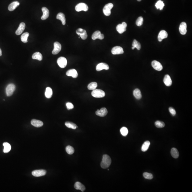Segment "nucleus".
Wrapping results in <instances>:
<instances>
[{"label": "nucleus", "mask_w": 192, "mask_h": 192, "mask_svg": "<svg viewBox=\"0 0 192 192\" xmlns=\"http://www.w3.org/2000/svg\"><path fill=\"white\" fill-rule=\"evenodd\" d=\"M111 163L110 157L107 154H105L102 156V160L101 163V166L103 169L109 168Z\"/></svg>", "instance_id": "f257e3e1"}, {"label": "nucleus", "mask_w": 192, "mask_h": 192, "mask_svg": "<svg viewBox=\"0 0 192 192\" xmlns=\"http://www.w3.org/2000/svg\"><path fill=\"white\" fill-rule=\"evenodd\" d=\"M92 96L96 98H102L105 95V92L100 89H95L92 92Z\"/></svg>", "instance_id": "f03ea898"}, {"label": "nucleus", "mask_w": 192, "mask_h": 192, "mask_svg": "<svg viewBox=\"0 0 192 192\" xmlns=\"http://www.w3.org/2000/svg\"><path fill=\"white\" fill-rule=\"evenodd\" d=\"M113 7V4L111 3H109L106 4L103 9V12L104 15L107 16L110 15L111 14V10Z\"/></svg>", "instance_id": "7ed1b4c3"}, {"label": "nucleus", "mask_w": 192, "mask_h": 192, "mask_svg": "<svg viewBox=\"0 0 192 192\" xmlns=\"http://www.w3.org/2000/svg\"><path fill=\"white\" fill-rule=\"evenodd\" d=\"M15 89V86L13 84H10L7 86L6 92L7 96H10L12 95Z\"/></svg>", "instance_id": "20e7f679"}, {"label": "nucleus", "mask_w": 192, "mask_h": 192, "mask_svg": "<svg viewBox=\"0 0 192 192\" xmlns=\"http://www.w3.org/2000/svg\"><path fill=\"white\" fill-rule=\"evenodd\" d=\"M75 9L77 12H79L81 11L86 12L88 10V7L84 3H80L76 6Z\"/></svg>", "instance_id": "39448f33"}, {"label": "nucleus", "mask_w": 192, "mask_h": 192, "mask_svg": "<svg viewBox=\"0 0 192 192\" xmlns=\"http://www.w3.org/2000/svg\"><path fill=\"white\" fill-rule=\"evenodd\" d=\"M127 26V24L125 22H123L122 24H119L117 26V30L120 34H122L126 31Z\"/></svg>", "instance_id": "423d86ee"}, {"label": "nucleus", "mask_w": 192, "mask_h": 192, "mask_svg": "<svg viewBox=\"0 0 192 192\" xmlns=\"http://www.w3.org/2000/svg\"><path fill=\"white\" fill-rule=\"evenodd\" d=\"M77 34L79 35L80 37L83 40H85L88 37L87 33L85 30H84L82 28H79L76 31Z\"/></svg>", "instance_id": "0eeeda50"}, {"label": "nucleus", "mask_w": 192, "mask_h": 192, "mask_svg": "<svg viewBox=\"0 0 192 192\" xmlns=\"http://www.w3.org/2000/svg\"><path fill=\"white\" fill-rule=\"evenodd\" d=\"M57 62L59 66L61 68H64L65 67L67 64V59L63 57L59 58L58 59Z\"/></svg>", "instance_id": "6e6552de"}, {"label": "nucleus", "mask_w": 192, "mask_h": 192, "mask_svg": "<svg viewBox=\"0 0 192 192\" xmlns=\"http://www.w3.org/2000/svg\"><path fill=\"white\" fill-rule=\"evenodd\" d=\"M62 46L61 44L58 42H56L54 43V49L52 52L53 55L58 54L61 50Z\"/></svg>", "instance_id": "1a4fd4ad"}, {"label": "nucleus", "mask_w": 192, "mask_h": 192, "mask_svg": "<svg viewBox=\"0 0 192 192\" xmlns=\"http://www.w3.org/2000/svg\"><path fill=\"white\" fill-rule=\"evenodd\" d=\"M111 52L113 55H120L124 53L123 49L120 46H115L112 49Z\"/></svg>", "instance_id": "9d476101"}, {"label": "nucleus", "mask_w": 192, "mask_h": 192, "mask_svg": "<svg viewBox=\"0 0 192 192\" xmlns=\"http://www.w3.org/2000/svg\"><path fill=\"white\" fill-rule=\"evenodd\" d=\"M46 173V171L45 170H36L33 171L32 174L33 176L35 177H40L44 176Z\"/></svg>", "instance_id": "9b49d317"}, {"label": "nucleus", "mask_w": 192, "mask_h": 192, "mask_svg": "<svg viewBox=\"0 0 192 192\" xmlns=\"http://www.w3.org/2000/svg\"><path fill=\"white\" fill-rule=\"evenodd\" d=\"M104 38V35L101 34V32L99 31H95L92 35V38L93 40H95L96 39L102 40Z\"/></svg>", "instance_id": "f8f14e48"}, {"label": "nucleus", "mask_w": 192, "mask_h": 192, "mask_svg": "<svg viewBox=\"0 0 192 192\" xmlns=\"http://www.w3.org/2000/svg\"><path fill=\"white\" fill-rule=\"evenodd\" d=\"M152 65L154 69L159 71H162L163 68L162 64L159 62L155 60L152 62Z\"/></svg>", "instance_id": "ddd939ff"}, {"label": "nucleus", "mask_w": 192, "mask_h": 192, "mask_svg": "<svg viewBox=\"0 0 192 192\" xmlns=\"http://www.w3.org/2000/svg\"><path fill=\"white\" fill-rule=\"evenodd\" d=\"M109 67L108 65L104 63H101L98 64L96 67V70L98 71H100L103 70H109Z\"/></svg>", "instance_id": "4468645a"}, {"label": "nucleus", "mask_w": 192, "mask_h": 192, "mask_svg": "<svg viewBox=\"0 0 192 192\" xmlns=\"http://www.w3.org/2000/svg\"><path fill=\"white\" fill-rule=\"evenodd\" d=\"M179 31L181 34L184 35L187 32V25L184 22H181L179 28Z\"/></svg>", "instance_id": "2eb2a0df"}, {"label": "nucleus", "mask_w": 192, "mask_h": 192, "mask_svg": "<svg viewBox=\"0 0 192 192\" xmlns=\"http://www.w3.org/2000/svg\"><path fill=\"white\" fill-rule=\"evenodd\" d=\"M108 113L107 110L105 107H103L100 109L98 110L96 112V114L100 117H104L107 115Z\"/></svg>", "instance_id": "dca6fc26"}, {"label": "nucleus", "mask_w": 192, "mask_h": 192, "mask_svg": "<svg viewBox=\"0 0 192 192\" xmlns=\"http://www.w3.org/2000/svg\"><path fill=\"white\" fill-rule=\"evenodd\" d=\"M66 75L69 77H72L75 78L77 77L78 76L77 71L75 69H71L68 71L66 72Z\"/></svg>", "instance_id": "f3484780"}, {"label": "nucleus", "mask_w": 192, "mask_h": 192, "mask_svg": "<svg viewBox=\"0 0 192 192\" xmlns=\"http://www.w3.org/2000/svg\"><path fill=\"white\" fill-rule=\"evenodd\" d=\"M168 34L167 32L165 31H161L159 34L158 36V40L159 42H161L163 39L166 38L168 37Z\"/></svg>", "instance_id": "a211bd4d"}, {"label": "nucleus", "mask_w": 192, "mask_h": 192, "mask_svg": "<svg viewBox=\"0 0 192 192\" xmlns=\"http://www.w3.org/2000/svg\"><path fill=\"white\" fill-rule=\"evenodd\" d=\"M25 28V24L24 22H21L20 23L18 29L16 31V34L17 35H21L24 30Z\"/></svg>", "instance_id": "6ab92c4d"}, {"label": "nucleus", "mask_w": 192, "mask_h": 192, "mask_svg": "<svg viewBox=\"0 0 192 192\" xmlns=\"http://www.w3.org/2000/svg\"><path fill=\"white\" fill-rule=\"evenodd\" d=\"M42 10L43 14L41 17V19L43 20H45L49 18V9L45 7H43L42 8Z\"/></svg>", "instance_id": "aec40b11"}, {"label": "nucleus", "mask_w": 192, "mask_h": 192, "mask_svg": "<svg viewBox=\"0 0 192 192\" xmlns=\"http://www.w3.org/2000/svg\"><path fill=\"white\" fill-rule=\"evenodd\" d=\"M163 82L166 86H171L172 85V80L171 79V77L168 74H166L165 76L163 79Z\"/></svg>", "instance_id": "412c9836"}, {"label": "nucleus", "mask_w": 192, "mask_h": 192, "mask_svg": "<svg viewBox=\"0 0 192 192\" xmlns=\"http://www.w3.org/2000/svg\"><path fill=\"white\" fill-rule=\"evenodd\" d=\"M74 187L76 189L80 190L82 192H84L85 190V186L79 182H76L74 184Z\"/></svg>", "instance_id": "4be33fe9"}, {"label": "nucleus", "mask_w": 192, "mask_h": 192, "mask_svg": "<svg viewBox=\"0 0 192 192\" xmlns=\"http://www.w3.org/2000/svg\"><path fill=\"white\" fill-rule=\"evenodd\" d=\"M31 124L33 126L36 128H40L43 125V122L40 120L33 119L31 120Z\"/></svg>", "instance_id": "5701e85b"}, {"label": "nucleus", "mask_w": 192, "mask_h": 192, "mask_svg": "<svg viewBox=\"0 0 192 192\" xmlns=\"http://www.w3.org/2000/svg\"><path fill=\"white\" fill-rule=\"evenodd\" d=\"M20 5V3L18 1H14L11 3L8 7V10L10 11H13L14 10L16 7Z\"/></svg>", "instance_id": "b1692460"}, {"label": "nucleus", "mask_w": 192, "mask_h": 192, "mask_svg": "<svg viewBox=\"0 0 192 192\" xmlns=\"http://www.w3.org/2000/svg\"><path fill=\"white\" fill-rule=\"evenodd\" d=\"M56 18H57V19L61 20L63 25H64L65 24V23H66L65 20H65V16L64 14H63V13H59L57 15Z\"/></svg>", "instance_id": "393cba45"}, {"label": "nucleus", "mask_w": 192, "mask_h": 192, "mask_svg": "<svg viewBox=\"0 0 192 192\" xmlns=\"http://www.w3.org/2000/svg\"><path fill=\"white\" fill-rule=\"evenodd\" d=\"M133 94L136 99L139 100L142 98L141 92L140 90L138 89H136L134 90Z\"/></svg>", "instance_id": "a878e982"}, {"label": "nucleus", "mask_w": 192, "mask_h": 192, "mask_svg": "<svg viewBox=\"0 0 192 192\" xmlns=\"http://www.w3.org/2000/svg\"><path fill=\"white\" fill-rule=\"evenodd\" d=\"M43 58L42 54L39 52H36L32 56V58L33 59H37L39 61H42Z\"/></svg>", "instance_id": "bb28decb"}, {"label": "nucleus", "mask_w": 192, "mask_h": 192, "mask_svg": "<svg viewBox=\"0 0 192 192\" xmlns=\"http://www.w3.org/2000/svg\"><path fill=\"white\" fill-rule=\"evenodd\" d=\"M53 92L52 89L50 87H47L46 88L45 92V95L46 98L50 99L51 98Z\"/></svg>", "instance_id": "cd10ccee"}, {"label": "nucleus", "mask_w": 192, "mask_h": 192, "mask_svg": "<svg viewBox=\"0 0 192 192\" xmlns=\"http://www.w3.org/2000/svg\"><path fill=\"white\" fill-rule=\"evenodd\" d=\"M132 45V50L134 49L135 48H136L138 50H140L141 49V46L140 43L137 41L136 40H134Z\"/></svg>", "instance_id": "c85d7f7f"}, {"label": "nucleus", "mask_w": 192, "mask_h": 192, "mask_svg": "<svg viewBox=\"0 0 192 192\" xmlns=\"http://www.w3.org/2000/svg\"><path fill=\"white\" fill-rule=\"evenodd\" d=\"M171 156L174 158H177L179 156V153L177 149L175 148H173L171 149Z\"/></svg>", "instance_id": "c756f323"}, {"label": "nucleus", "mask_w": 192, "mask_h": 192, "mask_svg": "<svg viewBox=\"0 0 192 192\" xmlns=\"http://www.w3.org/2000/svg\"><path fill=\"white\" fill-rule=\"evenodd\" d=\"M3 145L4 146V149L3 152L4 153H7L9 152L11 149V145L7 142H4L3 144Z\"/></svg>", "instance_id": "7c9ffc66"}, {"label": "nucleus", "mask_w": 192, "mask_h": 192, "mask_svg": "<svg viewBox=\"0 0 192 192\" xmlns=\"http://www.w3.org/2000/svg\"><path fill=\"white\" fill-rule=\"evenodd\" d=\"M150 145V142L149 141L145 142L142 145L141 150L143 152H146L148 149L149 146Z\"/></svg>", "instance_id": "2f4dec72"}, {"label": "nucleus", "mask_w": 192, "mask_h": 192, "mask_svg": "<svg viewBox=\"0 0 192 192\" xmlns=\"http://www.w3.org/2000/svg\"><path fill=\"white\" fill-rule=\"evenodd\" d=\"M29 34L28 32H25L22 35L21 37V41L24 43H26L28 42V39Z\"/></svg>", "instance_id": "473e14b6"}, {"label": "nucleus", "mask_w": 192, "mask_h": 192, "mask_svg": "<svg viewBox=\"0 0 192 192\" xmlns=\"http://www.w3.org/2000/svg\"><path fill=\"white\" fill-rule=\"evenodd\" d=\"M65 125L67 128H72L73 129H76L77 128H78L76 124L70 122H66L65 123Z\"/></svg>", "instance_id": "72a5a7b5"}, {"label": "nucleus", "mask_w": 192, "mask_h": 192, "mask_svg": "<svg viewBox=\"0 0 192 192\" xmlns=\"http://www.w3.org/2000/svg\"><path fill=\"white\" fill-rule=\"evenodd\" d=\"M164 6V4L163 1L161 0H159L156 3V7L157 9H159L162 10L163 9V7Z\"/></svg>", "instance_id": "f704fd0d"}, {"label": "nucleus", "mask_w": 192, "mask_h": 192, "mask_svg": "<svg viewBox=\"0 0 192 192\" xmlns=\"http://www.w3.org/2000/svg\"><path fill=\"white\" fill-rule=\"evenodd\" d=\"M98 86V84L96 82H93L89 84L88 86V88L89 90H94Z\"/></svg>", "instance_id": "c9c22d12"}, {"label": "nucleus", "mask_w": 192, "mask_h": 192, "mask_svg": "<svg viewBox=\"0 0 192 192\" xmlns=\"http://www.w3.org/2000/svg\"><path fill=\"white\" fill-rule=\"evenodd\" d=\"M66 152L69 154H72L74 152V149L73 147L70 146H68L65 148Z\"/></svg>", "instance_id": "e433bc0d"}, {"label": "nucleus", "mask_w": 192, "mask_h": 192, "mask_svg": "<svg viewBox=\"0 0 192 192\" xmlns=\"http://www.w3.org/2000/svg\"><path fill=\"white\" fill-rule=\"evenodd\" d=\"M155 125L156 128H164L165 126V124L164 122L159 121H157L155 122Z\"/></svg>", "instance_id": "4c0bfd02"}, {"label": "nucleus", "mask_w": 192, "mask_h": 192, "mask_svg": "<svg viewBox=\"0 0 192 192\" xmlns=\"http://www.w3.org/2000/svg\"><path fill=\"white\" fill-rule=\"evenodd\" d=\"M120 132L122 135L126 136L128 135V128L126 127H123L120 129Z\"/></svg>", "instance_id": "58836bf2"}, {"label": "nucleus", "mask_w": 192, "mask_h": 192, "mask_svg": "<svg viewBox=\"0 0 192 192\" xmlns=\"http://www.w3.org/2000/svg\"><path fill=\"white\" fill-rule=\"evenodd\" d=\"M143 176L144 178L146 179H149V180L152 179L153 177V175L152 174L147 173V172L144 173L143 174Z\"/></svg>", "instance_id": "ea45409f"}, {"label": "nucleus", "mask_w": 192, "mask_h": 192, "mask_svg": "<svg viewBox=\"0 0 192 192\" xmlns=\"http://www.w3.org/2000/svg\"><path fill=\"white\" fill-rule=\"evenodd\" d=\"M143 19L141 16L139 17L136 20V24L138 26H141L143 24Z\"/></svg>", "instance_id": "a19ab883"}, {"label": "nucleus", "mask_w": 192, "mask_h": 192, "mask_svg": "<svg viewBox=\"0 0 192 192\" xmlns=\"http://www.w3.org/2000/svg\"><path fill=\"white\" fill-rule=\"evenodd\" d=\"M66 106H67V109L68 110H71L74 108V105L71 102H67L66 104Z\"/></svg>", "instance_id": "79ce46f5"}, {"label": "nucleus", "mask_w": 192, "mask_h": 192, "mask_svg": "<svg viewBox=\"0 0 192 192\" xmlns=\"http://www.w3.org/2000/svg\"><path fill=\"white\" fill-rule=\"evenodd\" d=\"M169 112L171 113V114L173 116H175L176 115V112L175 111V110L172 107H170L169 109Z\"/></svg>", "instance_id": "37998d69"}, {"label": "nucleus", "mask_w": 192, "mask_h": 192, "mask_svg": "<svg viewBox=\"0 0 192 192\" xmlns=\"http://www.w3.org/2000/svg\"><path fill=\"white\" fill-rule=\"evenodd\" d=\"M2 55V51H1V49H0V56Z\"/></svg>", "instance_id": "c03bdc74"}, {"label": "nucleus", "mask_w": 192, "mask_h": 192, "mask_svg": "<svg viewBox=\"0 0 192 192\" xmlns=\"http://www.w3.org/2000/svg\"><path fill=\"white\" fill-rule=\"evenodd\" d=\"M141 0H137L138 1H141Z\"/></svg>", "instance_id": "a18cd8bd"}]
</instances>
